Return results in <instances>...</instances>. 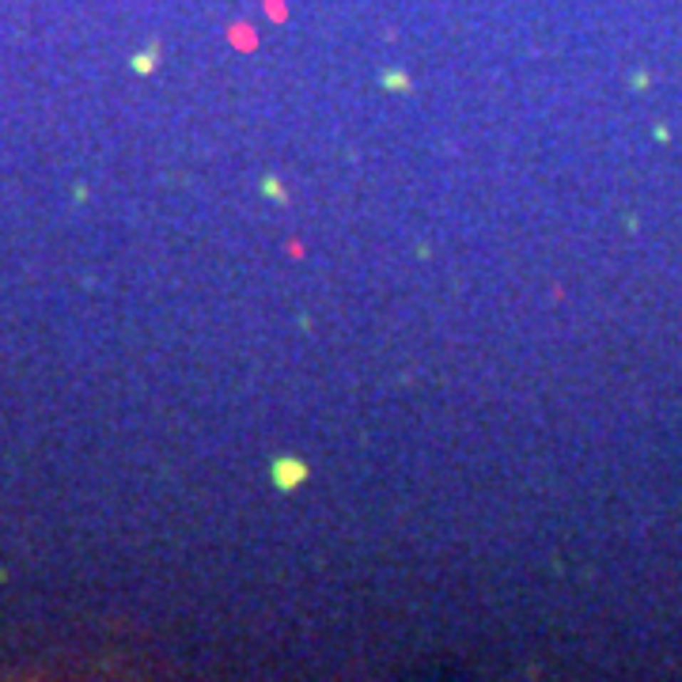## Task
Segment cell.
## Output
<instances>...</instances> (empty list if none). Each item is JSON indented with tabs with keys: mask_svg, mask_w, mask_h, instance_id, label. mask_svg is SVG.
I'll list each match as a JSON object with an SVG mask.
<instances>
[{
	"mask_svg": "<svg viewBox=\"0 0 682 682\" xmlns=\"http://www.w3.org/2000/svg\"><path fill=\"white\" fill-rule=\"evenodd\" d=\"M269 474H273V482H277V489H296L307 477V466L300 463V459H292V455H281V459H273V466H269Z\"/></svg>",
	"mask_w": 682,
	"mask_h": 682,
	"instance_id": "6da1fadb",
	"label": "cell"
},
{
	"mask_svg": "<svg viewBox=\"0 0 682 682\" xmlns=\"http://www.w3.org/2000/svg\"><path fill=\"white\" fill-rule=\"evenodd\" d=\"M383 83H387V88H410V83H405V76H383Z\"/></svg>",
	"mask_w": 682,
	"mask_h": 682,
	"instance_id": "7a4b0ae2",
	"label": "cell"
}]
</instances>
